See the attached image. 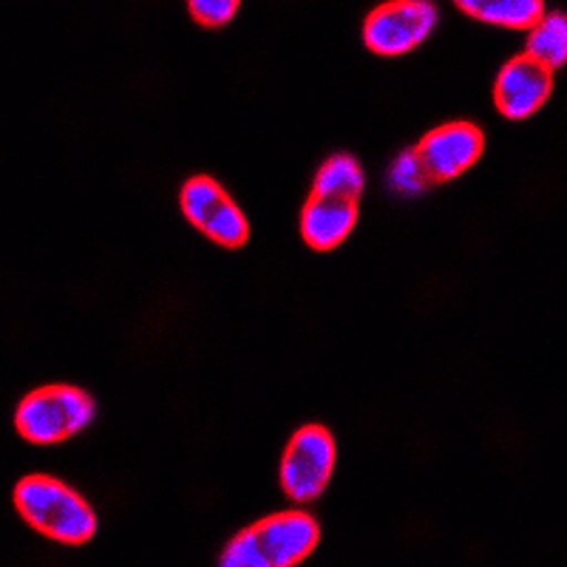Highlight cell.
<instances>
[{"mask_svg": "<svg viewBox=\"0 0 567 567\" xmlns=\"http://www.w3.org/2000/svg\"><path fill=\"white\" fill-rule=\"evenodd\" d=\"M321 542L318 519L307 511H278L227 542L221 567H292L310 559Z\"/></svg>", "mask_w": 567, "mask_h": 567, "instance_id": "1", "label": "cell"}, {"mask_svg": "<svg viewBox=\"0 0 567 567\" xmlns=\"http://www.w3.org/2000/svg\"><path fill=\"white\" fill-rule=\"evenodd\" d=\"M12 499L23 523L60 545H85L97 534V514L89 499L58 477L29 474L14 485Z\"/></svg>", "mask_w": 567, "mask_h": 567, "instance_id": "2", "label": "cell"}, {"mask_svg": "<svg viewBox=\"0 0 567 567\" xmlns=\"http://www.w3.org/2000/svg\"><path fill=\"white\" fill-rule=\"evenodd\" d=\"M97 417V403L78 386H40L14 409V429L27 443L58 445L89 429Z\"/></svg>", "mask_w": 567, "mask_h": 567, "instance_id": "3", "label": "cell"}, {"mask_svg": "<svg viewBox=\"0 0 567 567\" xmlns=\"http://www.w3.org/2000/svg\"><path fill=\"white\" fill-rule=\"evenodd\" d=\"M338 445L323 425H303L290 437L281 457V488L292 503H316L336 471Z\"/></svg>", "mask_w": 567, "mask_h": 567, "instance_id": "4", "label": "cell"}, {"mask_svg": "<svg viewBox=\"0 0 567 567\" xmlns=\"http://www.w3.org/2000/svg\"><path fill=\"white\" fill-rule=\"evenodd\" d=\"M437 20L432 0H386L363 20V43L381 58H403L432 38Z\"/></svg>", "mask_w": 567, "mask_h": 567, "instance_id": "5", "label": "cell"}, {"mask_svg": "<svg viewBox=\"0 0 567 567\" xmlns=\"http://www.w3.org/2000/svg\"><path fill=\"white\" fill-rule=\"evenodd\" d=\"M179 207L185 219L207 236L213 245L236 250L250 239V225L241 207L227 196L225 187L210 176H194L187 179L179 194Z\"/></svg>", "mask_w": 567, "mask_h": 567, "instance_id": "6", "label": "cell"}, {"mask_svg": "<svg viewBox=\"0 0 567 567\" xmlns=\"http://www.w3.org/2000/svg\"><path fill=\"white\" fill-rule=\"evenodd\" d=\"M434 185L452 182L471 171L485 151V134L474 123H445L432 128L414 148Z\"/></svg>", "mask_w": 567, "mask_h": 567, "instance_id": "7", "label": "cell"}, {"mask_svg": "<svg viewBox=\"0 0 567 567\" xmlns=\"http://www.w3.org/2000/svg\"><path fill=\"white\" fill-rule=\"evenodd\" d=\"M554 71L528 52L516 54L499 69L494 83V103L508 120H528L550 100Z\"/></svg>", "mask_w": 567, "mask_h": 567, "instance_id": "8", "label": "cell"}, {"mask_svg": "<svg viewBox=\"0 0 567 567\" xmlns=\"http://www.w3.org/2000/svg\"><path fill=\"white\" fill-rule=\"evenodd\" d=\"M358 202L352 196L312 190L301 210V239L318 252L341 247L358 225Z\"/></svg>", "mask_w": 567, "mask_h": 567, "instance_id": "9", "label": "cell"}, {"mask_svg": "<svg viewBox=\"0 0 567 567\" xmlns=\"http://www.w3.org/2000/svg\"><path fill=\"white\" fill-rule=\"evenodd\" d=\"M460 12L499 29H530L545 14V0H454Z\"/></svg>", "mask_w": 567, "mask_h": 567, "instance_id": "10", "label": "cell"}, {"mask_svg": "<svg viewBox=\"0 0 567 567\" xmlns=\"http://www.w3.org/2000/svg\"><path fill=\"white\" fill-rule=\"evenodd\" d=\"M528 54L550 71L567 63V14L548 12L528 29Z\"/></svg>", "mask_w": 567, "mask_h": 567, "instance_id": "11", "label": "cell"}, {"mask_svg": "<svg viewBox=\"0 0 567 567\" xmlns=\"http://www.w3.org/2000/svg\"><path fill=\"white\" fill-rule=\"evenodd\" d=\"M363 187H367V176H363L361 162L352 154L329 156L318 168L316 182H312V190H318V194H341L352 196V199H361Z\"/></svg>", "mask_w": 567, "mask_h": 567, "instance_id": "12", "label": "cell"}, {"mask_svg": "<svg viewBox=\"0 0 567 567\" xmlns=\"http://www.w3.org/2000/svg\"><path fill=\"white\" fill-rule=\"evenodd\" d=\"M386 182H389V190H392L394 196H403V199L425 194V190L434 185L429 171H425L423 159H420V154L414 148L398 154V159H394L392 168H389Z\"/></svg>", "mask_w": 567, "mask_h": 567, "instance_id": "13", "label": "cell"}, {"mask_svg": "<svg viewBox=\"0 0 567 567\" xmlns=\"http://www.w3.org/2000/svg\"><path fill=\"white\" fill-rule=\"evenodd\" d=\"M241 0H187V12L190 18L205 29L227 27L236 12H239Z\"/></svg>", "mask_w": 567, "mask_h": 567, "instance_id": "14", "label": "cell"}]
</instances>
